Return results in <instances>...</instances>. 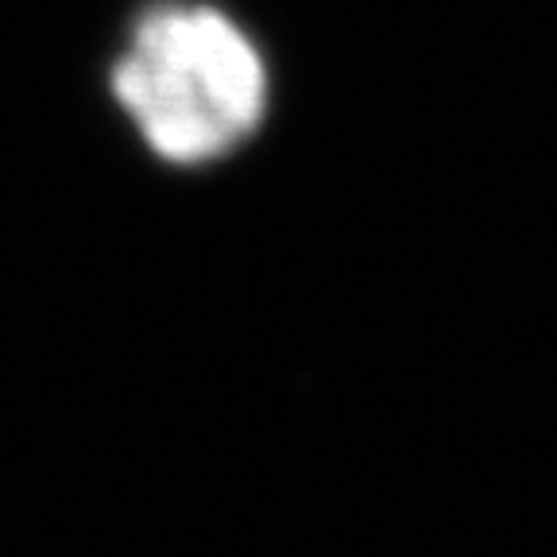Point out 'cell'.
Wrapping results in <instances>:
<instances>
[{
    "label": "cell",
    "instance_id": "6da1fadb",
    "mask_svg": "<svg viewBox=\"0 0 557 557\" xmlns=\"http://www.w3.org/2000/svg\"><path fill=\"white\" fill-rule=\"evenodd\" d=\"M109 89L151 156L201 166L260 128L271 78L256 39L228 12L163 0L136 16Z\"/></svg>",
    "mask_w": 557,
    "mask_h": 557
}]
</instances>
